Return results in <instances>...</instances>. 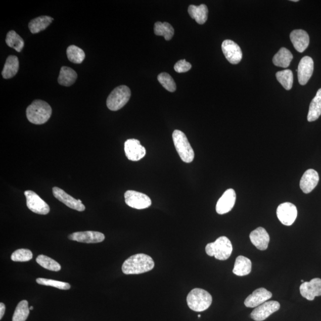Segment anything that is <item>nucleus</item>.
I'll return each mask as SVG.
<instances>
[{"instance_id":"nucleus-1","label":"nucleus","mask_w":321,"mask_h":321,"mask_svg":"<svg viewBox=\"0 0 321 321\" xmlns=\"http://www.w3.org/2000/svg\"><path fill=\"white\" fill-rule=\"evenodd\" d=\"M153 258L144 253L131 256L124 261L122 271L125 274H140L150 271L154 268Z\"/></svg>"},{"instance_id":"nucleus-2","label":"nucleus","mask_w":321,"mask_h":321,"mask_svg":"<svg viewBox=\"0 0 321 321\" xmlns=\"http://www.w3.org/2000/svg\"><path fill=\"white\" fill-rule=\"evenodd\" d=\"M52 114V107L42 100H37L26 109V117L30 123L35 124H44L50 119Z\"/></svg>"},{"instance_id":"nucleus-3","label":"nucleus","mask_w":321,"mask_h":321,"mask_svg":"<svg viewBox=\"0 0 321 321\" xmlns=\"http://www.w3.org/2000/svg\"><path fill=\"white\" fill-rule=\"evenodd\" d=\"M205 251L209 256H214L219 261H225L231 256L233 246L227 237L221 236L214 242L208 243L206 246Z\"/></svg>"},{"instance_id":"nucleus-4","label":"nucleus","mask_w":321,"mask_h":321,"mask_svg":"<svg viewBox=\"0 0 321 321\" xmlns=\"http://www.w3.org/2000/svg\"><path fill=\"white\" fill-rule=\"evenodd\" d=\"M212 302L210 294L202 289H193L187 296L188 306L195 312H203L208 309Z\"/></svg>"},{"instance_id":"nucleus-5","label":"nucleus","mask_w":321,"mask_h":321,"mask_svg":"<svg viewBox=\"0 0 321 321\" xmlns=\"http://www.w3.org/2000/svg\"><path fill=\"white\" fill-rule=\"evenodd\" d=\"M173 140L181 160L186 163H192L194 160L195 153L186 134L183 131L175 130L173 133Z\"/></svg>"},{"instance_id":"nucleus-6","label":"nucleus","mask_w":321,"mask_h":321,"mask_svg":"<svg viewBox=\"0 0 321 321\" xmlns=\"http://www.w3.org/2000/svg\"><path fill=\"white\" fill-rule=\"evenodd\" d=\"M130 97L129 87L125 85L118 86L108 97L107 106L111 111L119 110L128 103Z\"/></svg>"},{"instance_id":"nucleus-7","label":"nucleus","mask_w":321,"mask_h":321,"mask_svg":"<svg viewBox=\"0 0 321 321\" xmlns=\"http://www.w3.org/2000/svg\"><path fill=\"white\" fill-rule=\"evenodd\" d=\"M27 207L30 211L40 215L48 214L50 211L49 205L42 200L35 192L32 191L25 192Z\"/></svg>"},{"instance_id":"nucleus-8","label":"nucleus","mask_w":321,"mask_h":321,"mask_svg":"<svg viewBox=\"0 0 321 321\" xmlns=\"http://www.w3.org/2000/svg\"><path fill=\"white\" fill-rule=\"evenodd\" d=\"M126 204L130 207L137 209H144L150 207L151 198L143 193L134 191H127L124 194Z\"/></svg>"},{"instance_id":"nucleus-9","label":"nucleus","mask_w":321,"mask_h":321,"mask_svg":"<svg viewBox=\"0 0 321 321\" xmlns=\"http://www.w3.org/2000/svg\"><path fill=\"white\" fill-rule=\"evenodd\" d=\"M277 215L283 224L290 226L295 221L297 210L295 205L290 202L283 203L277 209Z\"/></svg>"},{"instance_id":"nucleus-10","label":"nucleus","mask_w":321,"mask_h":321,"mask_svg":"<svg viewBox=\"0 0 321 321\" xmlns=\"http://www.w3.org/2000/svg\"><path fill=\"white\" fill-rule=\"evenodd\" d=\"M280 308V304L277 301L266 302L256 307L251 314L252 319L256 321H262L271 315L272 313L278 311Z\"/></svg>"},{"instance_id":"nucleus-11","label":"nucleus","mask_w":321,"mask_h":321,"mask_svg":"<svg viewBox=\"0 0 321 321\" xmlns=\"http://www.w3.org/2000/svg\"><path fill=\"white\" fill-rule=\"evenodd\" d=\"M124 151L128 160L137 161L146 155V149L142 146L140 142L134 139L128 140L124 143Z\"/></svg>"},{"instance_id":"nucleus-12","label":"nucleus","mask_w":321,"mask_h":321,"mask_svg":"<svg viewBox=\"0 0 321 321\" xmlns=\"http://www.w3.org/2000/svg\"><path fill=\"white\" fill-rule=\"evenodd\" d=\"M223 53L230 63L237 64L241 62L243 55L241 47L232 40H225L221 45Z\"/></svg>"},{"instance_id":"nucleus-13","label":"nucleus","mask_w":321,"mask_h":321,"mask_svg":"<svg viewBox=\"0 0 321 321\" xmlns=\"http://www.w3.org/2000/svg\"><path fill=\"white\" fill-rule=\"evenodd\" d=\"M53 194L56 199L70 208L80 212L85 210V207H84L80 199L77 200V199L71 197L70 195L64 192L63 189L57 187L53 188Z\"/></svg>"},{"instance_id":"nucleus-14","label":"nucleus","mask_w":321,"mask_h":321,"mask_svg":"<svg viewBox=\"0 0 321 321\" xmlns=\"http://www.w3.org/2000/svg\"><path fill=\"white\" fill-rule=\"evenodd\" d=\"M236 200L235 191L233 189H228L219 199L216 205V211L220 215L227 214L234 207Z\"/></svg>"},{"instance_id":"nucleus-15","label":"nucleus","mask_w":321,"mask_h":321,"mask_svg":"<svg viewBox=\"0 0 321 321\" xmlns=\"http://www.w3.org/2000/svg\"><path fill=\"white\" fill-rule=\"evenodd\" d=\"M314 69V63L311 57H303L299 64L297 69L299 82L301 85H305L312 76Z\"/></svg>"},{"instance_id":"nucleus-16","label":"nucleus","mask_w":321,"mask_h":321,"mask_svg":"<svg viewBox=\"0 0 321 321\" xmlns=\"http://www.w3.org/2000/svg\"><path fill=\"white\" fill-rule=\"evenodd\" d=\"M301 295L308 300H313L316 296H321V279H313L309 282H304L300 287Z\"/></svg>"},{"instance_id":"nucleus-17","label":"nucleus","mask_w":321,"mask_h":321,"mask_svg":"<svg viewBox=\"0 0 321 321\" xmlns=\"http://www.w3.org/2000/svg\"><path fill=\"white\" fill-rule=\"evenodd\" d=\"M71 241L85 243H97L104 241L105 236L102 233L86 231L73 233L69 236Z\"/></svg>"},{"instance_id":"nucleus-18","label":"nucleus","mask_w":321,"mask_h":321,"mask_svg":"<svg viewBox=\"0 0 321 321\" xmlns=\"http://www.w3.org/2000/svg\"><path fill=\"white\" fill-rule=\"evenodd\" d=\"M272 293L266 289L259 288L249 295L245 301V305L247 307H256L265 303L272 297Z\"/></svg>"},{"instance_id":"nucleus-19","label":"nucleus","mask_w":321,"mask_h":321,"mask_svg":"<svg viewBox=\"0 0 321 321\" xmlns=\"http://www.w3.org/2000/svg\"><path fill=\"white\" fill-rule=\"evenodd\" d=\"M319 180L317 172L313 169H309L305 172L300 180V189L305 194H309L316 188Z\"/></svg>"},{"instance_id":"nucleus-20","label":"nucleus","mask_w":321,"mask_h":321,"mask_svg":"<svg viewBox=\"0 0 321 321\" xmlns=\"http://www.w3.org/2000/svg\"><path fill=\"white\" fill-rule=\"evenodd\" d=\"M250 239L252 244L260 251H265L268 248L270 238L264 228L260 227L252 231L250 234Z\"/></svg>"},{"instance_id":"nucleus-21","label":"nucleus","mask_w":321,"mask_h":321,"mask_svg":"<svg viewBox=\"0 0 321 321\" xmlns=\"http://www.w3.org/2000/svg\"><path fill=\"white\" fill-rule=\"evenodd\" d=\"M290 39L294 47L299 53L305 52L309 44V36L305 30L297 29L290 33Z\"/></svg>"},{"instance_id":"nucleus-22","label":"nucleus","mask_w":321,"mask_h":321,"mask_svg":"<svg viewBox=\"0 0 321 321\" xmlns=\"http://www.w3.org/2000/svg\"><path fill=\"white\" fill-rule=\"evenodd\" d=\"M252 271V262L245 256H239L236 259L233 272L238 276H245Z\"/></svg>"},{"instance_id":"nucleus-23","label":"nucleus","mask_w":321,"mask_h":321,"mask_svg":"<svg viewBox=\"0 0 321 321\" xmlns=\"http://www.w3.org/2000/svg\"><path fill=\"white\" fill-rule=\"evenodd\" d=\"M188 13L191 18L195 19L198 24L203 25L207 22L208 9L207 6L205 5H201L199 6H189Z\"/></svg>"},{"instance_id":"nucleus-24","label":"nucleus","mask_w":321,"mask_h":321,"mask_svg":"<svg viewBox=\"0 0 321 321\" xmlns=\"http://www.w3.org/2000/svg\"><path fill=\"white\" fill-rule=\"evenodd\" d=\"M19 68V62L18 57L15 56H10L6 60L4 68L2 72V76L6 79L12 78Z\"/></svg>"},{"instance_id":"nucleus-25","label":"nucleus","mask_w":321,"mask_h":321,"mask_svg":"<svg viewBox=\"0 0 321 321\" xmlns=\"http://www.w3.org/2000/svg\"><path fill=\"white\" fill-rule=\"evenodd\" d=\"M54 19L50 16H42L33 19L29 23L30 31L32 33H37L42 31L53 22Z\"/></svg>"},{"instance_id":"nucleus-26","label":"nucleus","mask_w":321,"mask_h":321,"mask_svg":"<svg viewBox=\"0 0 321 321\" xmlns=\"http://www.w3.org/2000/svg\"><path fill=\"white\" fill-rule=\"evenodd\" d=\"M77 78V74L72 68L63 66L61 68L58 82L61 85L70 86L72 85Z\"/></svg>"},{"instance_id":"nucleus-27","label":"nucleus","mask_w":321,"mask_h":321,"mask_svg":"<svg viewBox=\"0 0 321 321\" xmlns=\"http://www.w3.org/2000/svg\"><path fill=\"white\" fill-rule=\"evenodd\" d=\"M321 115V88L317 90L315 97L310 103L307 120L312 122L319 119Z\"/></svg>"},{"instance_id":"nucleus-28","label":"nucleus","mask_w":321,"mask_h":321,"mask_svg":"<svg viewBox=\"0 0 321 321\" xmlns=\"http://www.w3.org/2000/svg\"><path fill=\"white\" fill-rule=\"evenodd\" d=\"M293 58L292 53L288 49L283 47L273 56L272 62L276 66L287 68L290 66Z\"/></svg>"},{"instance_id":"nucleus-29","label":"nucleus","mask_w":321,"mask_h":321,"mask_svg":"<svg viewBox=\"0 0 321 321\" xmlns=\"http://www.w3.org/2000/svg\"><path fill=\"white\" fill-rule=\"evenodd\" d=\"M154 33L157 36H163L165 40H170L174 34V29L170 23L158 22L155 23Z\"/></svg>"},{"instance_id":"nucleus-30","label":"nucleus","mask_w":321,"mask_h":321,"mask_svg":"<svg viewBox=\"0 0 321 321\" xmlns=\"http://www.w3.org/2000/svg\"><path fill=\"white\" fill-rule=\"evenodd\" d=\"M6 42L7 45L19 53L22 52L25 45L24 40L14 30H10L7 34Z\"/></svg>"},{"instance_id":"nucleus-31","label":"nucleus","mask_w":321,"mask_h":321,"mask_svg":"<svg viewBox=\"0 0 321 321\" xmlns=\"http://www.w3.org/2000/svg\"><path fill=\"white\" fill-rule=\"evenodd\" d=\"M67 58L74 64H80L85 58L83 50L75 45H70L67 49Z\"/></svg>"},{"instance_id":"nucleus-32","label":"nucleus","mask_w":321,"mask_h":321,"mask_svg":"<svg viewBox=\"0 0 321 321\" xmlns=\"http://www.w3.org/2000/svg\"><path fill=\"white\" fill-rule=\"evenodd\" d=\"M276 77L284 88L286 90H290L292 88L293 74L292 70L286 69L280 71L276 73Z\"/></svg>"},{"instance_id":"nucleus-33","label":"nucleus","mask_w":321,"mask_h":321,"mask_svg":"<svg viewBox=\"0 0 321 321\" xmlns=\"http://www.w3.org/2000/svg\"><path fill=\"white\" fill-rule=\"evenodd\" d=\"M29 307L28 302L23 300L17 306L13 316V321H26L29 316Z\"/></svg>"},{"instance_id":"nucleus-34","label":"nucleus","mask_w":321,"mask_h":321,"mask_svg":"<svg viewBox=\"0 0 321 321\" xmlns=\"http://www.w3.org/2000/svg\"><path fill=\"white\" fill-rule=\"evenodd\" d=\"M36 261L43 268L52 271H59L61 270V265L59 263L50 257L40 255L37 257Z\"/></svg>"},{"instance_id":"nucleus-35","label":"nucleus","mask_w":321,"mask_h":321,"mask_svg":"<svg viewBox=\"0 0 321 321\" xmlns=\"http://www.w3.org/2000/svg\"><path fill=\"white\" fill-rule=\"evenodd\" d=\"M158 80L165 89L174 93L176 90V84L173 77L167 73H161L158 76Z\"/></svg>"},{"instance_id":"nucleus-36","label":"nucleus","mask_w":321,"mask_h":321,"mask_svg":"<svg viewBox=\"0 0 321 321\" xmlns=\"http://www.w3.org/2000/svg\"><path fill=\"white\" fill-rule=\"evenodd\" d=\"M33 254L27 249H20L12 253L11 259L14 262H27L31 260Z\"/></svg>"},{"instance_id":"nucleus-37","label":"nucleus","mask_w":321,"mask_h":321,"mask_svg":"<svg viewBox=\"0 0 321 321\" xmlns=\"http://www.w3.org/2000/svg\"><path fill=\"white\" fill-rule=\"evenodd\" d=\"M37 283L40 285L52 286L60 290H69L70 289V284L56 280L39 278L36 279Z\"/></svg>"},{"instance_id":"nucleus-38","label":"nucleus","mask_w":321,"mask_h":321,"mask_svg":"<svg viewBox=\"0 0 321 321\" xmlns=\"http://www.w3.org/2000/svg\"><path fill=\"white\" fill-rule=\"evenodd\" d=\"M192 68L190 63L187 62L185 60H181L175 63L174 69L175 72L181 73L188 72Z\"/></svg>"},{"instance_id":"nucleus-39","label":"nucleus","mask_w":321,"mask_h":321,"mask_svg":"<svg viewBox=\"0 0 321 321\" xmlns=\"http://www.w3.org/2000/svg\"><path fill=\"white\" fill-rule=\"evenodd\" d=\"M6 311V306L4 303H0V319L3 318Z\"/></svg>"},{"instance_id":"nucleus-40","label":"nucleus","mask_w":321,"mask_h":321,"mask_svg":"<svg viewBox=\"0 0 321 321\" xmlns=\"http://www.w3.org/2000/svg\"><path fill=\"white\" fill-rule=\"evenodd\" d=\"M29 309H30V310H33V306H30V307H29Z\"/></svg>"},{"instance_id":"nucleus-41","label":"nucleus","mask_w":321,"mask_h":321,"mask_svg":"<svg viewBox=\"0 0 321 321\" xmlns=\"http://www.w3.org/2000/svg\"><path fill=\"white\" fill-rule=\"evenodd\" d=\"M292 2H298L299 1H298V0H292Z\"/></svg>"},{"instance_id":"nucleus-42","label":"nucleus","mask_w":321,"mask_h":321,"mask_svg":"<svg viewBox=\"0 0 321 321\" xmlns=\"http://www.w3.org/2000/svg\"><path fill=\"white\" fill-rule=\"evenodd\" d=\"M301 282H302V283H304V282H303V280H301Z\"/></svg>"},{"instance_id":"nucleus-43","label":"nucleus","mask_w":321,"mask_h":321,"mask_svg":"<svg viewBox=\"0 0 321 321\" xmlns=\"http://www.w3.org/2000/svg\"><path fill=\"white\" fill-rule=\"evenodd\" d=\"M198 317H201V315H198Z\"/></svg>"}]
</instances>
